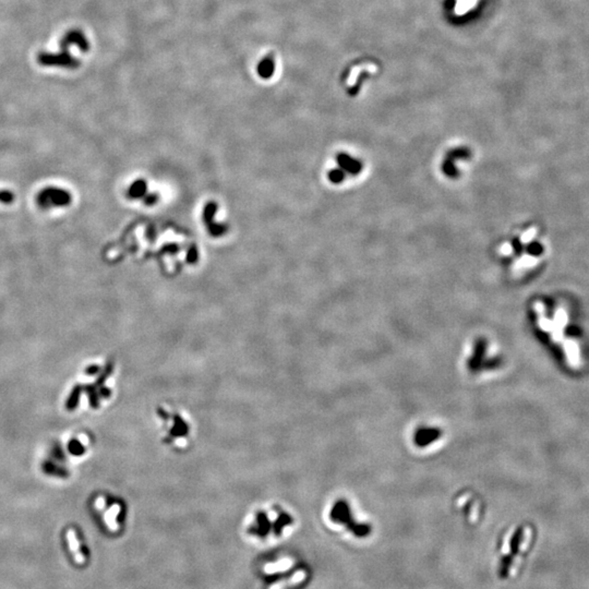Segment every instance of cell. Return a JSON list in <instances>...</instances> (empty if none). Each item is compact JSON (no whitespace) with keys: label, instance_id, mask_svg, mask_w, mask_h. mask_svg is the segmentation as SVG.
Wrapping results in <instances>:
<instances>
[{"label":"cell","instance_id":"6da1fadb","mask_svg":"<svg viewBox=\"0 0 589 589\" xmlns=\"http://www.w3.org/2000/svg\"><path fill=\"white\" fill-rule=\"evenodd\" d=\"M159 435L164 445L175 451H184L192 443L194 428L192 419L178 407L161 404L155 409Z\"/></svg>","mask_w":589,"mask_h":589},{"label":"cell","instance_id":"7a4b0ae2","mask_svg":"<svg viewBox=\"0 0 589 589\" xmlns=\"http://www.w3.org/2000/svg\"><path fill=\"white\" fill-rule=\"evenodd\" d=\"M38 204L42 207H54V206H65L71 202V196L66 190L58 188H47L39 193L37 198Z\"/></svg>","mask_w":589,"mask_h":589},{"label":"cell","instance_id":"3957f363","mask_svg":"<svg viewBox=\"0 0 589 589\" xmlns=\"http://www.w3.org/2000/svg\"><path fill=\"white\" fill-rule=\"evenodd\" d=\"M38 63L45 66H64V67H78L79 63L73 59L71 56L67 54V51H64L63 54L59 55H50V54H41L38 56Z\"/></svg>","mask_w":589,"mask_h":589},{"label":"cell","instance_id":"277c9868","mask_svg":"<svg viewBox=\"0 0 589 589\" xmlns=\"http://www.w3.org/2000/svg\"><path fill=\"white\" fill-rule=\"evenodd\" d=\"M216 211H218V206H216L215 203H213V202L209 203V204L205 206L204 212H203V219H204V221L207 226V229H209V232L211 233L212 236L219 237L226 232V228L223 225L214 223L213 218H214V214Z\"/></svg>","mask_w":589,"mask_h":589},{"label":"cell","instance_id":"5b68a950","mask_svg":"<svg viewBox=\"0 0 589 589\" xmlns=\"http://www.w3.org/2000/svg\"><path fill=\"white\" fill-rule=\"evenodd\" d=\"M71 44H75V45H78L83 51L88 50V42L86 41V38L84 37V35L81 32L72 31V32H69L67 35H66L65 38L63 39V42H61V46H63V48H64V51H67V46L71 45Z\"/></svg>","mask_w":589,"mask_h":589},{"label":"cell","instance_id":"8992f818","mask_svg":"<svg viewBox=\"0 0 589 589\" xmlns=\"http://www.w3.org/2000/svg\"><path fill=\"white\" fill-rule=\"evenodd\" d=\"M120 512H121L120 504L113 503L112 505L109 506L108 510L104 513V521L108 528L112 531H116L119 528L117 518H118L119 514H120Z\"/></svg>","mask_w":589,"mask_h":589},{"label":"cell","instance_id":"52a82bcc","mask_svg":"<svg viewBox=\"0 0 589 589\" xmlns=\"http://www.w3.org/2000/svg\"><path fill=\"white\" fill-rule=\"evenodd\" d=\"M304 576L305 575L303 571H298V572H296L294 575H291L289 578L282 579V581H280V582L274 583L269 589H286L288 587L297 585V584H299L300 582H303Z\"/></svg>","mask_w":589,"mask_h":589},{"label":"cell","instance_id":"ba28073f","mask_svg":"<svg viewBox=\"0 0 589 589\" xmlns=\"http://www.w3.org/2000/svg\"><path fill=\"white\" fill-rule=\"evenodd\" d=\"M293 565V561L290 559H283L281 561L274 562V563H268L264 566V572L267 574H274L277 572H284V571L289 570Z\"/></svg>","mask_w":589,"mask_h":589},{"label":"cell","instance_id":"9c48e42d","mask_svg":"<svg viewBox=\"0 0 589 589\" xmlns=\"http://www.w3.org/2000/svg\"><path fill=\"white\" fill-rule=\"evenodd\" d=\"M362 71H370L371 73H375L376 71H378V67H376V66L373 64H365V65L358 66V67H355L352 70L351 75L348 77V80H347L348 85L353 86V84L356 83L358 77H359V74Z\"/></svg>","mask_w":589,"mask_h":589},{"label":"cell","instance_id":"30bf717a","mask_svg":"<svg viewBox=\"0 0 589 589\" xmlns=\"http://www.w3.org/2000/svg\"><path fill=\"white\" fill-rule=\"evenodd\" d=\"M147 190L148 187L144 180H136L130 185L129 191L128 192H129V196L132 199H140L143 198L145 194H147Z\"/></svg>","mask_w":589,"mask_h":589},{"label":"cell","instance_id":"8fae6325","mask_svg":"<svg viewBox=\"0 0 589 589\" xmlns=\"http://www.w3.org/2000/svg\"><path fill=\"white\" fill-rule=\"evenodd\" d=\"M68 540H69V546L71 548V550L74 555V559L75 561L78 562V563L82 564L84 562V556L80 551V546H79V541L75 538V534L73 530H69L68 531Z\"/></svg>","mask_w":589,"mask_h":589},{"label":"cell","instance_id":"7c38bea8","mask_svg":"<svg viewBox=\"0 0 589 589\" xmlns=\"http://www.w3.org/2000/svg\"><path fill=\"white\" fill-rule=\"evenodd\" d=\"M477 2L478 0H457L455 6L456 15H465V13H467L469 10H471V9L476 6Z\"/></svg>","mask_w":589,"mask_h":589},{"label":"cell","instance_id":"4fadbf2b","mask_svg":"<svg viewBox=\"0 0 589 589\" xmlns=\"http://www.w3.org/2000/svg\"><path fill=\"white\" fill-rule=\"evenodd\" d=\"M258 71L262 78H269L274 72V60L272 58H267L261 61Z\"/></svg>","mask_w":589,"mask_h":589},{"label":"cell","instance_id":"5bb4252c","mask_svg":"<svg viewBox=\"0 0 589 589\" xmlns=\"http://www.w3.org/2000/svg\"><path fill=\"white\" fill-rule=\"evenodd\" d=\"M13 194L8 191H0V202L11 203L13 201Z\"/></svg>","mask_w":589,"mask_h":589},{"label":"cell","instance_id":"9a60e30c","mask_svg":"<svg viewBox=\"0 0 589 589\" xmlns=\"http://www.w3.org/2000/svg\"><path fill=\"white\" fill-rule=\"evenodd\" d=\"M144 197H145V198H144L145 204H149V205H151V204H153V203H155V202L157 201V196H156V194L149 193V194H145Z\"/></svg>","mask_w":589,"mask_h":589}]
</instances>
